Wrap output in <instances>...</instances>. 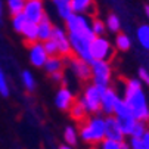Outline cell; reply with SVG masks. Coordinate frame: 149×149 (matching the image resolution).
<instances>
[{
  "label": "cell",
  "instance_id": "3957f363",
  "mask_svg": "<svg viewBox=\"0 0 149 149\" xmlns=\"http://www.w3.org/2000/svg\"><path fill=\"white\" fill-rule=\"evenodd\" d=\"M80 139L89 145H99L105 140V118L102 115H92L80 124Z\"/></svg>",
  "mask_w": 149,
  "mask_h": 149
},
{
  "label": "cell",
  "instance_id": "5b68a950",
  "mask_svg": "<svg viewBox=\"0 0 149 149\" xmlns=\"http://www.w3.org/2000/svg\"><path fill=\"white\" fill-rule=\"evenodd\" d=\"M106 89L96 87L95 84H90V86H87L83 90L78 102L84 106L87 114L97 115V112H100V99H102V93Z\"/></svg>",
  "mask_w": 149,
  "mask_h": 149
},
{
  "label": "cell",
  "instance_id": "52a82bcc",
  "mask_svg": "<svg viewBox=\"0 0 149 149\" xmlns=\"http://www.w3.org/2000/svg\"><path fill=\"white\" fill-rule=\"evenodd\" d=\"M114 46L112 43L106 38V37H96L92 41V47H90V53H92V59L93 61H108L114 56Z\"/></svg>",
  "mask_w": 149,
  "mask_h": 149
},
{
  "label": "cell",
  "instance_id": "ffe728a7",
  "mask_svg": "<svg viewBox=\"0 0 149 149\" xmlns=\"http://www.w3.org/2000/svg\"><path fill=\"white\" fill-rule=\"evenodd\" d=\"M136 38L143 49L149 50V24H143L136 30Z\"/></svg>",
  "mask_w": 149,
  "mask_h": 149
},
{
  "label": "cell",
  "instance_id": "44dd1931",
  "mask_svg": "<svg viewBox=\"0 0 149 149\" xmlns=\"http://www.w3.org/2000/svg\"><path fill=\"white\" fill-rule=\"evenodd\" d=\"M78 137H80L78 130L75 129L74 125L65 127V130H63V140H65V143H67L68 146H71V148L75 146L77 142H78Z\"/></svg>",
  "mask_w": 149,
  "mask_h": 149
},
{
  "label": "cell",
  "instance_id": "d590c367",
  "mask_svg": "<svg viewBox=\"0 0 149 149\" xmlns=\"http://www.w3.org/2000/svg\"><path fill=\"white\" fill-rule=\"evenodd\" d=\"M59 149H72L71 146H68V145H61L59 146Z\"/></svg>",
  "mask_w": 149,
  "mask_h": 149
},
{
  "label": "cell",
  "instance_id": "1f68e13d",
  "mask_svg": "<svg viewBox=\"0 0 149 149\" xmlns=\"http://www.w3.org/2000/svg\"><path fill=\"white\" fill-rule=\"evenodd\" d=\"M97 149H121V143L105 139L102 143H99V145H97Z\"/></svg>",
  "mask_w": 149,
  "mask_h": 149
},
{
  "label": "cell",
  "instance_id": "8fae6325",
  "mask_svg": "<svg viewBox=\"0 0 149 149\" xmlns=\"http://www.w3.org/2000/svg\"><path fill=\"white\" fill-rule=\"evenodd\" d=\"M52 38L56 41L58 45V50H59V55L63 58V56H70L72 53V49H71V45H70V38H68V33L63 30L62 27H55L53 28V36Z\"/></svg>",
  "mask_w": 149,
  "mask_h": 149
},
{
  "label": "cell",
  "instance_id": "ba28073f",
  "mask_svg": "<svg viewBox=\"0 0 149 149\" xmlns=\"http://www.w3.org/2000/svg\"><path fill=\"white\" fill-rule=\"evenodd\" d=\"M22 13L25 15L28 22H33V24L41 22L46 18L43 0H31V2H27Z\"/></svg>",
  "mask_w": 149,
  "mask_h": 149
},
{
  "label": "cell",
  "instance_id": "f1b7e54d",
  "mask_svg": "<svg viewBox=\"0 0 149 149\" xmlns=\"http://www.w3.org/2000/svg\"><path fill=\"white\" fill-rule=\"evenodd\" d=\"M92 31L96 37H103L105 31H106V25L103 21L97 19V18H93L92 19Z\"/></svg>",
  "mask_w": 149,
  "mask_h": 149
},
{
  "label": "cell",
  "instance_id": "8992f818",
  "mask_svg": "<svg viewBox=\"0 0 149 149\" xmlns=\"http://www.w3.org/2000/svg\"><path fill=\"white\" fill-rule=\"evenodd\" d=\"M114 117L117 118V121L120 124V129L124 133V136H132V132H133L134 124H136V118L132 115L124 99H120L117 102L115 109H114Z\"/></svg>",
  "mask_w": 149,
  "mask_h": 149
},
{
  "label": "cell",
  "instance_id": "74e56055",
  "mask_svg": "<svg viewBox=\"0 0 149 149\" xmlns=\"http://www.w3.org/2000/svg\"><path fill=\"white\" fill-rule=\"evenodd\" d=\"M63 2H67V3H71V2H72V0H63Z\"/></svg>",
  "mask_w": 149,
  "mask_h": 149
},
{
  "label": "cell",
  "instance_id": "2e32d148",
  "mask_svg": "<svg viewBox=\"0 0 149 149\" xmlns=\"http://www.w3.org/2000/svg\"><path fill=\"white\" fill-rule=\"evenodd\" d=\"M38 27V41L40 43H45V41H49L52 40V36H53V25L50 22V19L46 16L41 22L37 24Z\"/></svg>",
  "mask_w": 149,
  "mask_h": 149
},
{
  "label": "cell",
  "instance_id": "277c9868",
  "mask_svg": "<svg viewBox=\"0 0 149 149\" xmlns=\"http://www.w3.org/2000/svg\"><path fill=\"white\" fill-rule=\"evenodd\" d=\"M92 84L100 89H109L112 80V67L108 61H92Z\"/></svg>",
  "mask_w": 149,
  "mask_h": 149
},
{
  "label": "cell",
  "instance_id": "603a6c76",
  "mask_svg": "<svg viewBox=\"0 0 149 149\" xmlns=\"http://www.w3.org/2000/svg\"><path fill=\"white\" fill-rule=\"evenodd\" d=\"M70 114H71V118L72 120L80 121V123H83L84 120H86V117H87V112H86V109H84V106L78 100L72 105V108L70 109Z\"/></svg>",
  "mask_w": 149,
  "mask_h": 149
},
{
  "label": "cell",
  "instance_id": "f35d334b",
  "mask_svg": "<svg viewBox=\"0 0 149 149\" xmlns=\"http://www.w3.org/2000/svg\"><path fill=\"white\" fill-rule=\"evenodd\" d=\"M25 2H31V0H25Z\"/></svg>",
  "mask_w": 149,
  "mask_h": 149
},
{
  "label": "cell",
  "instance_id": "7c38bea8",
  "mask_svg": "<svg viewBox=\"0 0 149 149\" xmlns=\"http://www.w3.org/2000/svg\"><path fill=\"white\" fill-rule=\"evenodd\" d=\"M75 103V96L68 87H61L58 89L55 95V105L61 111H70L72 105Z\"/></svg>",
  "mask_w": 149,
  "mask_h": 149
},
{
  "label": "cell",
  "instance_id": "83f0119b",
  "mask_svg": "<svg viewBox=\"0 0 149 149\" xmlns=\"http://www.w3.org/2000/svg\"><path fill=\"white\" fill-rule=\"evenodd\" d=\"M0 95H2V97H9L10 95V87H9L6 74L2 70V67H0Z\"/></svg>",
  "mask_w": 149,
  "mask_h": 149
},
{
  "label": "cell",
  "instance_id": "f546056e",
  "mask_svg": "<svg viewBox=\"0 0 149 149\" xmlns=\"http://www.w3.org/2000/svg\"><path fill=\"white\" fill-rule=\"evenodd\" d=\"M146 132H148V124L143 123V121H136L134 129H133L130 137H137V139H139V137H142Z\"/></svg>",
  "mask_w": 149,
  "mask_h": 149
},
{
  "label": "cell",
  "instance_id": "6da1fadb",
  "mask_svg": "<svg viewBox=\"0 0 149 149\" xmlns=\"http://www.w3.org/2000/svg\"><path fill=\"white\" fill-rule=\"evenodd\" d=\"M65 27L70 38V45L72 49V53L75 58L92 62V41L96 38V36L92 31V19L86 15H72L70 19L65 21Z\"/></svg>",
  "mask_w": 149,
  "mask_h": 149
},
{
  "label": "cell",
  "instance_id": "5bb4252c",
  "mask_svg": "<svg viewBox=\"0 0 149 149\" xmlns=\"http://www.w3.org/2000/svg\"><path fill=\"white\" fill-rule=\"evenodd\" d=\"M28 56H30L31 65H33V67H37V68L45 67L46 62H47V59H49V55L46 53L43 43H40V41H37V43H34V45L30 46Z\"/></svg>",
  "mask_w": 149,
  "mask_h": 149
},
{
  "label": "cell",
  "instance_id": "4fadbf2b",
  "mask_svg": "<svg viewBox=\"0 0 149 149\" xmlns=\"http://www.w3.org/2000/svg\"><path fill=\"white\" fill-rule=\"evenodd\" d=\"M70 68L78 80H81V81L92 80V67H90L89 62L81 61L78 58H74V59L70 61Z\"/></svg>",
  "mask_w": 149,
  "mask_h": 149
},
{
  "label": "cell",
  "instance_id": "ab89813d",
  "mask_svg": "<svg viewBox=\"0 0 149 149\" xmlns=\"http://www.w3.org/2000/svg\"><path fill=\"white\" fill-rule=\"evenodd\" d=\"M92 149H97V148H92Z\"/></svg>",
  "mask_w": 149,
  "mask_h": 149
},
{
  "label": "cell",
  "instance_id": "e575fe53",
  "mask_svg": "<svg viewBox=\"0 0 149 149\" xmlns=\"http://www.w3.org/2000/svg\"><path fill=\"white\" fill-rule=\"evenodd\" d=\"M2 9H3V2L0 0V24H2Z\"/></svg>",
  "mask_w": 149,
  "mask_h": 149
},
{
  "label": "cell",
  "instance_id": "cb8c5ba5",
  "mask_svg": "<svg viewBox=\"0 0 149 149\" xmlns=\"http://www.w3.org/2000/svg\"><path fill=\"white\" fill-rule=\"evenodd\" d=\"M105 25H106V30H108V31L118 34L120 30H121V21H120V18L115 13H111L108 18H106Z\"/></svg>",
  "mask_w": 149,
  "mask_h": 149
},
{
  "label": "cell",
  "instance_id": "9a60e30c",
  "mask_svg": "<svg viewBox=\"0 0 149 149\" xmlns=\"http://www.w3.org/2000/svg\"><path fill=\"white\" fill-rule=\"evenodd\" d=\"M96 3L95 0H72L71 2V8H72V12L75 15H93L95 13V8Z\"/></svg>",
  "mask_w": 149,
  "mask_h": 149
},
{
  "label": "cell",
  "instance_id": "e0dca14e",
  "mask_svg": "<svg viewBox=\"0 0 149 149\" xmlns=\"http://www.w3.org/2000/svg\"><path fill=\"white\" fill-rule=\"evenodd\" d=\"M63 67H65V62H63L62 56H52V58L47 59L46 65H45L43 68L46 70V72H47L49 75H52V74H55V72H62Z\"/></svg>",
  "mask_w": 149,
  "mask_h": 149
},
{
  "label": "cell",
  "instance_id": "9c48e42d",
  "mask_svg": "<svg viewBox=\"0 0 149 149\" xmlns=\"http://www.w3.org/2000/svg\"><path fill=\"white\" fill-rule=\"evenodd\" d=\"M121 97L118 96L117 90L109 87L106 89L103 93H102V99H100V112L105 115V117H109V115H114V109H115V105L117 102L120 100Z\"/></svg>",
  "mask_w": 149,
  "mask_h": 149
},
{
  "label": "cell",
  "instance_id": "d6986e66",
  "mask_svg": "<svg viewBox=\"0 0 149 149\" xmlns=\"http://www.w3.org/2000/svg\"><path fill=\"white\" fill-rule=\"evenodd\" d=\"M56 10H58V15L63 19V21H67L70 19L74 12H72V8H71V3H67V2H63V0H52Z\"/></svg>",
  "mask_w": 149,
  "mask_h": 149
},
{
  "label": "cell",
  "instance_id": "4dcf8cb0",
  "mask_svg": "<svg viewBox=\"0 0 149 149\" xmlns=\"http://www.w3.org/2000/svg\"><path fill=\"white\" fill-rule=\"evenodd\" d=\"M43 46H45V50H46V53L49 55V58H52V56H59L58 45H56V41H55L53 38L49 40V41H45Z\"/></svg>",
  "mask_w": 149,
  "mask_h": 149
},
{
  "label": "cell",
  "instance_id": "7402d4cb",
  "mask_svg": "<svg viewBox=\"0 0 149 149\" xmlns=\"http://www.w3.org/2000/svg\"><path fill=\"white\" fill-rule=\"evenodd\" d=\"M130 47H132V38L124 33H118L115 37V49L121 52H127Z\"/></svg>",
  "mask_w": 149,
  "mask_h": 149
},
{
  "label": "cell",
  "instance_id": "836d02e7",
  "mask_svg": "<svg viewBox=\"0 0 149 149\" xmlns=\"http://www.w3.org/2000/svg\"><path fill=\"white\" fill-rule=\"evenodd\" d=\"M50 78H52L53 83H62L63 81V74L62 72H55V74L50 75Z\"/></svg>",
  "mask_w": 149,
  "mask_h": 149
},
{
  "label": "cell",
  "instance_id": "d4e9b609",
  "mask_svg": "<svg viewBox=\"0 0 149 149\" xmlns=\"http://www.w3.org/2000/svg\"><path fill=\"white\" fill-rule=\"evenodd\" d=\"M12 28H13V31H16V33H22V30L25 28V25L28 24V21H27V18H25V15L24 13H18V15H13L12 16Z\"/></svg>",
  "mask_w": 149,
  "mask_h": 149
},
{
  "label": "cell",
  "instance_id": "30bf717a",
  "mask_svg": "<svg viewBox=\"0 0 149 149\" xmlns=\"http://www.w3.org/2000/svg\"><path fill=\"white\" fill-rule=\"evenodd\" d=\"M124 137L125 136H124V133L120 129V124H118L117 118L114 115L105 117V139L123 143L124 142Z\"/></svg>",
  "mask_w": 149,
  "mask_h": 149
},
{
  "label": "cell",
  "instance_id": "ac0fdd59",
  "mask_svg": "<svg viewBox=\"0 0 149 149\" xmlns=\"http://www.w3.org/2000/svg\"><path fill=\"white\" fill-rule=\"evenodd\" d=\"M21 34H22V37H24V40L27 41V43H30V46L37 43L38 41V27H37V24L28 22Z\"/></svg>",
  "mask_w": 149,
  "mask_h": 149
},
{
  "label": "cell",
  "instance_id": "4316f807",
  "mask_svg": "<svg viewBox=\"0 0 149 149\" xmlns=\"http://www.w3.org/2000/svg\"><path fill=\"white\" fill-rule=\"evenodd\" d=\"M25 0H6V5H8V9L9 12L13 15H18V13H22L24 12V8H25Z\"/></svg>",
  "mask_w": 149,
  "mask_h": 149
},
{
  "label": "cell",
  "instance_id": "8d00e7d4",
  "mask_svg": "<svg viewBox=\"0 0 149 149\" xmlns=\"http://www.w3.org/2000/svg\"><path fill=\"white\" fill-rule=\"evenodd\" d=\"M145 12H146V16H148V19H149V5L145 8Z\"/></svg>",
  "mask_w": 149,
  "mask_h": 149
},
{
  "label": "cell",
  "instance_id": "484cf974",
  "mask_svg": "<svg viewBox=\"0 0 149 149\" xmlns=\"http://www.w3.org/2000/svg\"><path fill=\"white\" fill-rule=\"evenodd\" d=\"M21 80H22V84L27 92H34L36 90V80H34V75L30 72V71H22L21 72Z\"/></svg>",
  "mask_w": 149,
  "mask_h": 149
},
{
  "label": "cell",
  "instance_id": "d6a6232c",
  "mask_svg": "<svg viewBox=\"0 0 149 149\" xmlns=\"http://www.w3.org/2000/svg\"><path fill=\"white\" fill-rule=\"evenodd\" d=\"M139 80L143 83V84H146V86H149V71L146 70V68H139Z\"/></svg>",
  "mask_w": 149,
  "mask_h": 149
},
{
  "label": "cell",
  "instance_id": "7a4b0ae2",
  "mask_svg": "<svg viewBox=\"0 0 149 149\" xmlns=\"http://www.w3.org/2000/svg\"><path fill=\"white\" fill-rule=\"evenodd\" d=\"M124 102L129 106L136 121H149V102L142 89V81L139 78L127 80L124 89Z\"/></svg>",
  "mask_w": 149,
  "mask_h": 149
}]
</instances>
